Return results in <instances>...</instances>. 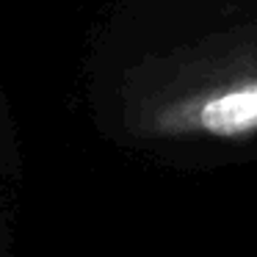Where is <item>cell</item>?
Wrapping results in <instances>:
<instances>
[{
    "instance_id": "1",
    "label": "cell",
    "mask_w": 257,
    "mask_h": 257,
    "mask_svg": "<svg viewBox=\"0 0 257 257\" xmlns=\"http://www.w3.org/2000/svg\"><path fill=\"white\" fill-rule=\"evenodd\" d=\"M122 144L180 169L257 155V0H139L111 72Z\"/></svg>"
}]
</instances>
